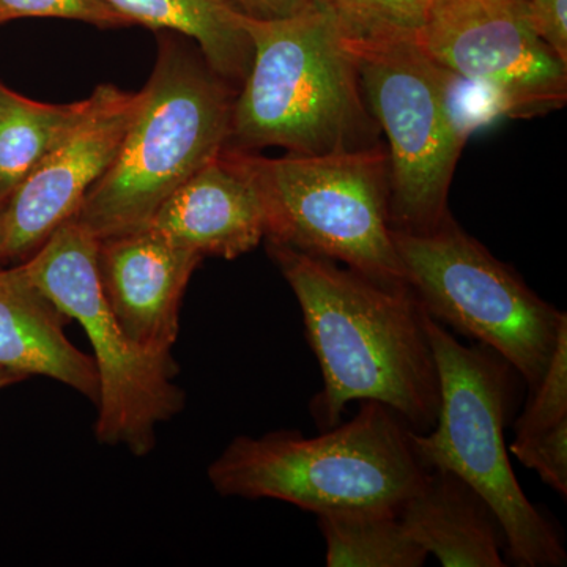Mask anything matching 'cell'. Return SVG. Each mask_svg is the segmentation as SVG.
Returning a JSON list of instances; mask_svg holds the SVG:
<instances>
[{
	"label": "cell",
	"mask_w": 567,
	"mask_h": 567,
	"mask_svg": "<svg viewBox=\"0 0 567 567\" xmlns=\"http://www.w3.org/2000/svg\"><path fill=\"white\" fill-rule=\"evenodd\" d=\"M427 333L440 375V410L432 431L410 432L427 470H447L492 506L506 537V555L518 567H563V536L522 491L505 442V429L525 385L491 347L464 346L427 316Z\"/></svg>",
	"instance_id": "5b68a950"
},
{
	"label": "cell",
	"mask_w": 567,
	"mask_h": 567,
	"mask_svg": "<svg viewBox=\"0 0 567 567\" xmlns=\"http://www.w3.org/2000/svg\"><path fill=\"white\" fill-rule=\"evenodd\" d=\"M87 106L89 99L70 104L35 102L0 84V210Z\"/></svg>",
	"instance_id": "e0dca14e"
},
{
	"label": "cell",
	"mask_w": 567,
	"mask_h": 567,
	"mask_svg": "<svg viewBox=\"0 0 567 567\" xmlns=\"http://www.w3.org/2000/svg\"><path fill=\"white\" fill-rule=\"evenodd\" d=\"M406 533L445 567H505L506 537L475 488L453 472L429 470L423 486L399 507Z\"/></svg>",
	"instance_id": "9a60e30c"
},
{
	"label": "cell",
	"mask_w": 567,
	"mask_h": 567,
	"mask_svg": "<svg viewBox=\"0 0 567 567\" xmlns=\"http://www.w3.org/2000/svg\"><path fill=\"white\" fill-rule=\"evenodd\" d=\"M99 244L73 216L18 268L91 341L100 375V442L145 456L155 447L156 425L182 412L185 394L173 382L177 365L171 353L134 344L112 315L100 284Z\"/></svg>",
	"instance_id": "9c48e42d"
},
{
	"label": "cell",
	"mask_w": 567,
	"mask_h": 567,
	"mask_svg": "<svg viewBox=\"0 0 567 567\" xmlns=\"http://www.w3.org/2000/svg\"><path fill=\"white\" fill-rule=\"evenodd\" d=\"M69 320L20 268H0V369L50 377L99 405V369L66 338Z\"/></svg>",
	"instance_id": "5bb4252c"
},
{
	"label": "cell",
	"mask_w": 567,
	"mask_h": 567,
	"mask_svg": "<svg viewBox=\"0 0 567 567\" xmlns=\"http://www.w3.org/2000/svg\"><path fill=\"white\" fill-rule=\"evenodd\" d=\"M514 429L516 439L546 431L567 420V323L559 331L557 349L546 374L535 390Z\"/></svg>",
	"instance_id": "ffe728a7"
},
{
	"label": "cell",
	"mask_w": 567,
	"mask_h": 567,
	"mask_svg": "<svg viewBox=\"0 0 567 567\" xmlns=\"http://www.w3.org/2000/svg\"><path fill=\"white\" fill-rule=\"evenodd\" d=\"M416 40L491 92L507 118L540 117L567 102V63L533 29L525 0H431Z\"/></svg>",
	"instance_id": "30bf717a"
},
{
	"label": "cell",
	"mask_w": 567,
	"mask_h": 567,
	"mask_svg": "<svg viewBox=\"0 0 567 567\" xmlns=\"http://www.w3.org/2000/svg\"><path fill=\"white\" fill-rule=\"evenodd\" d=\"M533 29L567 63V0H525Z\"/></svg>",
	"instance_id": "603a6c76"
},
{
	"label": "cell",
	"mask_w": 567,
	"mask_h": 567,
	"mask_svg": "<svg viewBox=\"0 0 567 567\" xmlns=\"http://www.w3.org/2000/svg\"><path fill=\"white\" fill-rule=\"evenodd\" d=\"M353 37L417 35L431 0H322Z\"/></svg>",
	"instance_id": "d6986e66"
},
{
	"label": "cell",
	"mask_w": 567,
	"mask_h": 567,
	"mask_svg": "<svg viewBox=\"0 0 567 567\" xmlns=\"http://www.w3.org/2000/svg\"><path fill=\"white\" fill-rule=\"evenodd\" d=\"M511 453L520 464L535 470L548 487L567 496V420L537 434L514 439Z\"/></svg>",
	"instance_id": "7402d4cb"
},
{
	"label": "cell",
	"mask_w": 567,
	"mask_h": 567,
	"mask_svg": "<svg viewBox=\"0 0 567 567\" xmlns=\"http://www.w3.org/2000/svg\"><path fill=\"white\" fill-rule=\"evenodd\" d=\"M132 25L182 33L227 84H244L252 61L245 14L227 0H107Z\"/></svg>",
	"instance_id": "2e32d148"
},
{
	"label": "cell",
	"mask_w": 567,
	"mask_h": 567,
	"mask_svg": "<svg viewBox=\"0 0 567 567\" xmlns=\"http://www.w3.org/2000/svg\"><path fill=\"white\" fill-rule=\"evenodd\" d=\"M405 278L435 322L491 347L529 391L546 374L567 315L466 234L453 216L421 233L393 230Z\"/></svg>",
	"instance_id": "52a82bcc"
},
{
	"label": "cell",
	"mask_w": 567,
	"mask_h": 567,
	"mask_svg": "<svg viewBox=\"0 0 567 567\" xmlns=\"http://www.w3.org/2000/svg\"><path fill=\"white\" fill-rule=\"evenodd\" d=\"M203 259L152 227L100 240L96 262L103 295L134 344L171 353L183 293Z\"/></svg>",
	"instance_id": "7c38bea8"
},
{
	"label": "cell",
	"mask_w": 567,
	"mask_h": 567,
	"mask_svg": "<svg viewBox=\"0 0 567 567\" xmlns=\"http://www.w3.org/2000/svg\"><path fill=\"white\" fill-rule=\"evenodd\" d=\"M25 377L21 374H17V372L6 371V369H0V390L2 388L13 385V383L21 382Z\"/></svg>",
	"instance_id": "d4e9b609"
},
{
	"label": "cell",
	"mask_w": 567,
	"mask_h": 567,
	"mask_svg": "<svg viewBox=\"0 0 567 567\" xmlns=\"http://www.w3.org/2000/svg\"><path fill=\"white\" fill-rule=\"evenodd\" d=\"M235 9L257 20L286 18L308 9L316 0H227Z\"/></svg>",
	"instance_id": "cb8c5ba5"
},
{
	"label": "cell",
	"mask_w": 567,
	"mask_h": 567,
	"mask_svg": "<svg viewBox=\"0 0 567 567\" xmlns=\"http://www.w3.org/2000/svg\"><path fill=\"white\" fill-rule=\"evenodd\" d=\"M245 28L252 61L234 100L229 147L327 155L377 145L344 25L327 3L275 20L245 14Z\"/></svg>",
	"instance_id": "7a4b0ae2"
},
{
	"label": "cell",
	"mask_w": 567,
	"mask_h": 567,
	"mask_svg": "<svg viewBox=\"0 0 567 567\" xmlns=\"http://www.w3.org/2000/svg\"><path fill=\"white\" fill-rule=\"evenodd\" d=\"M328 567H421L427 551L406 533L398 511L349 507L317 514Z\"/></svg>",
	"instance_id": "ac0fdd59"
},
{
	"label": "cell",
	"mask_w": 567,
	"mask_h": 567,
	"mask_svg": "<svg viewBox=\"0 0 567 567\" xmlns=\"http://www.w3.org/2000/svg\"><path fill=\"white\" fill-rule=\"evenodd\" d=\"M229 148L259 194L268 241L379 282L409 284L391 229L390 159L382 145L281 158Z\"/></svg>",
	"instance_id": "8992f818"
},
{
	"label": "cell",
	"mask_w": 567,
	"mask_h": 567,
	"mask_svg": "<svg viewBox=\"0 0 567 567\" xmlns=\"http://www.w3.org/2000/svg\"><path fill=\"white\" fill-rule=\"evenodd\" d=\"M147 227L200 257L227 260L252 251L267 235L259 194L227 145L183 183Z\"/></svg>",
	"instance_id": "4fadbf2b"
},
{
	"label": "cell",
	"mask_w": 567,
	"mask_h": 567,
	"mask_svg": "<svg viewBox=\"0 0 567 567\" xmlns=\"http://www.w3.org/2000/svg\"><path fill=\"white\" fill-rule=\"evenodd\" d=\"M303 312L306 338L322 371L312 399L320 431L341 424L352 402L394 410L416 434L432 431L440 375L427 312L409 284H383L327 257L268 241Z\"/></svg>",
	"instance_id": "6da1fadb"
},
{
	"label": "cell",
	"mask_w": 567,
	"mask_h": 567,
	"mask_svg": "<svg viewBox=\"0 0 567 567\" xmlns=\"http://www.w3.org/2000/svg\"><path fill=\"white\" fill-rule=\"evenodd\" d=\"M142 91L102 84L80 121L14 189L0 210V264L25 260L80 210L106 173L140 110Z\"/></svg>",
	"instance_id": "8fae6325"
},
{
	"label": "cell",
	"mask_w": 567,
	"mask_h": 567,
	"mask_svg": "<svg viewBox=\"0 0 567 567\" xmlns=\"http://www.w3.org/2000/svg\"><path fill=\"white\" fill-rule=\"evenodd\" d=\"M20 18H61L100 29L132 25L107 0H0V24Z\"/></svg>",
	"instance_id": "44dd1931"
},
{
	"label": "cell",
	"mask_w": 567,
	"mask_h": 567,
	"mask_svg": "<svg viewBox=\"0 0 567 567\" xmlns=\"http://www.w3.org/2000/svg\"><path fill=\"white\" fill-rule=\"evenodd\" d=\"M234 100L203 55L162 40L121 148L74 218L99 240L147 227L183 183L226 147Z\"/></svg>",
	"instance_id": "277c9868"
},
{
	"label": "cell",
	"mask_w": 567,
	"mask_h": 567,
	"mask_svg": "<svg viewBox=\"0 0 567 567\" xmlns=\"http://www.w3.org/2000/svg\"><path fill=\"white\" fill-rule=\"evenodd\" d=\"M410 432L390 406L363 401L352 420L309 439L295 431L237 436L208 477L224 496L279 499L316 516L349 507L398 511L429 473Z\"/></svg>",
	"instance_id": "3957f363"
},
{
	"label": "cell",
	"mask_w": 567,
	"mask_h": 567,
	"mask_svg": "<svg viewBox=\"0 0 567 567\" xmlns=\"http://www.w3.org/2000/svg\"><path fill=\"white\" fill-rule=\"evenodd\" d=\"M365 103L388 140L391 229L439 226L465 137L450 106L454 73L435 62L416 35L353 37Z\"/></svg>",
	"instance_id": "ba28073f"
}]
</instances>
